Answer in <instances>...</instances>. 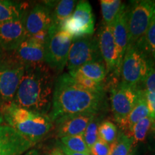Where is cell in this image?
<instances>
[{
  "instance_id": "1",
  "label": "cell",
  "mask_w": 155,
  "mask_h": 155,
  "mask_svg": "<svg viewBox=\"0 0 155 155\" xmlns=\"http://www.w3.org/2000/svg\"><path fill=\"white\" fill-rule=\"evenodd\" d=\"M105 106V93L85 90L76 84L68 73L56 79L49 116L55 122L63 116L79 114H96Z\"/></svg>"
},
{
  "instance_id": "2",
  "label": "cell",
  "mask_w": 155,
  "mask_h": 155,
  "mask_svg": "<svg viewBox=\"0 0 155 155\" xmlns=\"http://www.w3.org/2000/svg\"><path fill=\"white\" fill-rule=\"evenodd\" d=\"M53 90L54 79L47 65L27 67L12 102L33 113L48 115Z\"/></svg>"
},
{
  "instance_id": "3",
  "label": "cell",
  "mask_w": 155,
  "mask_h": 155,
  "mask_svg": "<svg viewBox=\"0 0 155 155\" xmlns=\"http://www.w3.org/2000/svg\"><path fill=\"white\" fill-rule=\"evenodd\" d=\"M153 67L152 60L135 45H129L121 66V82L138 87L139 83L144 82Z\"/></svg>"
},
{
  "instance_id": "4",
  "label": "cell",
  "mask_w": 155,
  "mask_h": 155,
  "mask_svg": "<svg viewBox=\"0 0 155 155\" xmlns=\"http://www.w3.org/2000/svg\"><path fill=\"white\" fill-rule=\"evenodd\" d=\"M155 18V2L141 0L133 2L128 9L129 45H137L144 38Z\"/></svg>"
},
{
  "instance_id": "5",
  "label": "cell",
  "mask_w": 155,
  "mask_h": 155,
  "mask_svg": "<svg viewBox=\"0 0 155 155\" xmlns=\"http://www.w3.org/2000/svg\"><path fill=\"white\" fill-rule=\"evenodd\" d=\"M73 38L61 29L50 27L45 44V63L48 68L62 71L67 65Z\"/></svg>"
},
{
  "instance_id": "6",
  "label": "cell",
  "mask_w": 155,
  "mask_h": 155,
  "mask_svg": "<svg viewBox=\"0 0 155 155\" xmlns=\"http://www.w3.org/2000/svg\"><path fill=\"white\" fill-rule=\"evenodd\" d=\"M95 20L92 7L88 1H80L71 17L62 23L61 30L73 38V40L92 35Z\"/></svg>"
},
{
  "instance_id": "7",
  "label": "cell",
  "mask_w": 155,
  "mask_h": 155,
  "mask_svg": "<svg viewBox=\"0 0 155 155\" xmlns=\"http://www.w3.org/2000/svg\"><path fill=\"white\" fill-rule=\"evenodd\" d=\"M95 61H103L96 38L90 35L73 40L67 61L69 73Z\"/></svg>"
},
{
  "instance_id": "8",
  "label": "cell",
  "mask_w": 155,
  "mask_h": 155,
  "mask_svg": "<svg viewBox=\"0 0 155 155\" xmlns=\"http://www.w3.org/2000/svg\"><path fill=\"white\" fill-rule=\"evenodd\" d=\"M25 71L24 65L13 57L0 61V101H13Z\"/></svg>"
},
{
  "instance_id": "9",
  "label": "cell",
  "mask_w": 155,
  "mask_h": 155,
  "mask_svg": "<svg viewBox=\"0 0 155 155\" xmlns=\"http://www.w3.org/2000/svg\"><path fill=\"white\" fill-rule=\"evenodd\" d=\"M141 89L121 82L111 91L114 119L122 127L138 100Z\"/></svg>"
},
{
  "instance_id": "10",
  "label": "cell",
  "mask_w": 155,
  "mask_h": 155,
  "mask_svg": "<svg viewBox=\"0 0 155 155\" xmlns=\"http://www.w3.org/2000/svg\"><path fill=\"white\" fill-rule=\"evenodd\" d=\"M53 123L48 115L30 111L29 115L22 121L15 124L11 127L14 128L35 145L51 130Z\"/></svg>"
},
{
  "instance_id": "11",
  "label": "cell",
  "mask_w": 155,
  "mask_h": 155,
  "mask_svg": "<svg viewBox=\"0 0 155 155\" xmlns=\"http://www.w3.org/2000/svg\"><path fill=\"white\" fill-rule=\"evenodd\" d=\"M34 144L9 125L0 126V155H22Z\"/></svg>"
},
{
  "instance_id": "12",
  "label": "cell",
  "mask_w": 155,
  "mask_h": 155,
  "mask_svg": "<svg viewBox=\"0 0 155 155\" xmlns=\"http://www.w3.org/2000/svg\"><path fill=\"white\" fill-rule=\"evenodd\" d=\"M24 17L0 24V47L6 51H15L28 38Z\"/></svg>"
},
{
  "instance_id": "13",
  "label": "cell",
  "mask_w": 155,
  "mask_h": 155,
  "mask_svg": "<svg viewBox=\"0 0 155 155\" xmlns=\"http://www.w3.org/2000/svg\"><path fill=\"white\" fill-rule=\"evenodd\" d=\"M127 15L128 8L123 5L119 14L111 25L114 42L117 49V66L115 72L117 76L120 75L122 61L129 45Z\"/></svg>"
},
{
  "instance_id": "14",
  "label": "cell",
  "mask_w": 155,
  "mask_h": 155,
  "mask_svg": "<svg viewBox=\"0 0 155 155\" xmlns=\"http://www.w3.org/2000/svg\"><path fill=\"white\" fill-rule=\"evenodd\" d=\"M24 24L28 38L41 32H48L52 25V15L50 8L47 5H37L25 13Z\"/></svg>"
},
{
  "instance_id": "15",
  "label": "cell",
  "mask_w": 155,
  "mask_h": 155,
  "mask_svg": "<svg viewBox=\"0 0 155 155\" xmlns=\"http://www.w3.org/2000/svg\"><path fill=\"white\" fill-rule=\"evenodd\" d=\"M96 39L107 73L110 72L115 73L117 66V49L114 42L111 25H103L98 30V38Z\"/></svg>"
},
{
  "instance_id": "16",
  "label": "cell",
  "mask_w": 155,
  "mask_h": 155,
  "mask_svg": "<svg viewBox=\"0 0 155 155\" xmlns=\"http://www.w3.org/2000/svg\"><path fill=\"white\" fill-rule=\"evenodd\" d=\"M13 58L25 68L45 64V45L32 38H28L14 51Z\"/></svg>"
},
{
  "instance_id": "17",
  "label": "cell",
  "mask_w": 155,
  "mask_h": 155,
  "mask_svg": "<svg viewBox=\"0 0 155 155\" xmlns=\"http://www.w3.org/2000/svg\"><path fill=\"white\" fill-rule=\"evenodd\" d=\"M96 114H79L60 118L55 121L57 125V135L62 138L71 136L82 135L87 126Z\"/></svg>"
},
{
  "instance_id": "18",
  "label": "cell",
  "mask_w": 155,
  "mask_h": 155,
  "mask_svg": "<svg viewBox=\"0 0 155 155\" xmlns=\"http://www.w3.org/2000/svg\"><path fill=\"white\" fill-rule=\"evenodd\" d=\"M147 116H149V109L145 97V92L144 90L141 89L138 100L129 115L128 116L124 124L122 126V129L123 130L129 131L135 124Z\"/></svg>"
},
{
  "instance_id": "19",
  "label": "cell",
  "mask_w": 155,
  "mask_h": 155,
  "mask_svg": "<svg viewBox=\"0 0 155 155\" xmlns=\"http://www.w3.org/2000/svg\"><path fill=\"white\" fill-rule=\"evenodd\" d=\"M77 2L74 0H61L56 2L52 15V28L61 29V26L65 19L73 14Z\"/></svg>"
},
{
  "instance_id": "20",
  "label": "cell",
  "mask_w": 155,
  "mask_h": 155,
  "mask_svg": "<svg viewBox=\"0 0 155 155\" xmlns=\"http://www.w3.org/2000/svg\"><path fill=\"white\" fill-rule=\"evenodd\" d=\"M25 9L21 4L0 0V24L24 17Z\"/></svg>"
},
{
  "instance_id": "21",
  "label": "cell",
  "mask_w": 155,
  "mask_h": 155,
  "mask_svg": "<svg viewBox=\"0 0 155 155\" xmlns=\"http://www.w3.org/2000/svg\"><path fill=\"white\" fill-rule=\"evenodd\" d=\"M77 72L83 76L101 83L107 75L105 63L103 61L88 63L77 70Z\"/></svg>"
},
{
  "instance_id": "22",
  "label": "cell",
  "mask_w": 155,
  "mask_h": 155,
  "mask_svg": "<svg viewBox=\"0 0 155 155\" xmlns=\"http://www.w3.org/2000/svg\"><path fill=\"white\" fill-rule=\"evenodd\" d=\"M104 25H111L116 17L119 14L122 7L121 1L120 0H101Z\"/></svg>"
},
{
  "instance_id": "23",
  "label": "cell",
  "mask_w": 155,
  "mask_h": 155,
  "mask_svg": "<svg viewBox=\"0 0 155 155\" xmlns=\"http://www.w3.org/2000/svg\"><path fill=\"white\" fill-rule=\"evenodd\" d=\"M154 123V121L150 116H147L133 126V127L128 131L129 134H127L132 139L133 144H136L145 140Z\"/></svg>"
},
{
  "instance_id": "24",
  "label": "cell",
  "mask_w": 155,
  "mask_h": 155,
  "mask_svg": "<svg viewBox=\"0 0 155 155\" xmlns=\"http://www.w3.org/2000/svg\"><path fill=\"white\" fill-rule=\"evenodd\" d=\"M133 140L124 131H119L116 140L110 144L109 155H129L133 149Z\"/></svg>"
},
{
  "instance_id": "25",
  "label": "cell",
  "mask_w": 155,
  "mask_h": 155,
  "mask_svg": "<svg viewBox=\"0 0 155 155\" xmlns=\"http://www.w3.org/2000/svg\"><path fill=\"white\" fill-rule=\"evenodd\" d=\"M135 45L150 59H155V18L142 40Z\"/></svg>"
},
{
  "instance_id": "26",
  "label": "cell",
  "mask_w": 155,
  "mask_h": 155,
  "mask_svg": "<svg viewBox=\"0 0 155 155\" xmlns=\"http://www.w3.org/2000/svg\"><path fill=\"white\" fill-rule=\"evenodd\" d=\"M61 141V144L66 147L68 150L75 152L90 154V150L85 142L83 134L62 137Z\"/></svg>"
},
{
  "instance_id": "27",
  "label": "cell",
  "mask_w": 155,
  "mask_h": 155,
  "mask_svg": "<svg viewBox=\"0 0 155 155\" xmlns=\"http://www.w3.org/2000/svg\"><path fill=\"white\" fill-rule=\"evenodd\" d=\"M118 134L117 127L111 121H104L98 125V138L108 144H111L116 140Z\"/></svg>"
},
{
  "instance_id": "28",
  "label": "cell",
  "mask_w": 155,
  "mask_h": 155,
  "mask_svg": "<svg viewBox=\"0 0 155 155\" xmlns=\"http://www.w3.org/2000/svg\"><path fill=\"white\" fill-rule=\"evenodd\" d=\"M68 74L73 78L76 84L85 90L95 93H104V89L102 83H97L91 79L83 76V75L78 73L77 71L70 73Z\"/></svg>"
},
{
  "instance_id": "29",
  "label": "cell",
  "mask_w": 155,
  "mask_h": 155,
  "mask_svg": "<svg viewBox=\"0 0 155 155\" xmlns=\"http://www.w3.org/2000/svg\"><path fill=\"white\" fill-rule=\"evenodd\" d=\"M98 125H99V122H98V119L97 116H95L92 121L88 124L87 126L86 130L84 133L83 134V139H84L85 142L87 144V146L90 150L93 147L96 141L98 139Z\"/></svg>"
},
{
  "instance_id": "30",
  "label": "cell",
  "mask_w": 155,
  "mask_h": 155,
  "mask_svg": "<svg viewBox=\"0 0 155 155\" xmlns=\"http://www.w3.org/2000/svg\"><path fill=\"white\" fill-rule=\"evenodd\" d=\"M89 150L90 155H109L110 145L98 138Z\"/></svg>"
},
{
  "instance_id": "31",
  "label": "cell",
  "mask_w": 155,
  "mask_h": 155,
  "mask_svg": "<svg viewBox=\"0 0 155 155\" xmlns=\"http://www.w3.org/2000/svg\"><path fill=\"white\" fill-rule=\"evenodd\" d=\"M147 106L149 109V116L155 121V93L144 90Z\"/></svg>"
},
{
  "instance_id": "32",
  "label": "cell",
  "mask_w": 155,
  "mask_h": 155,
  "mask_svg": "<svg viewBox=\"0 0 155 155\" xmlns=\"http://www.w3.org/2000/svg\"><path fill=\"white\" fill-rule=\"evenodd\" d=\"M143 83L144 84V90L148 91L155 93V68L153 67L151 69Z\"/></svg>"
},
{
  "instance_id": "33",
  "label": "cell",
  "mask_w": 155,
  "mask_h": 155,
  "mask_svg": "<svg viewBox=\"0 0 155 155\" xmlns=\"http://www.w3.org/2000/svg\"><path fill=\"white\" fill-rule=\"evenodd\" d=\"M59 148L62 150V152L64 153L65 155H90V154H84V153H80V152H73V151H71L69 150H68L66 147H65L63 144H60L59 145Z\"/></svg>"
},
{
  "instance_id": "34",
  "label": "cell",
  "mask_w": 155,
  "mask_h": 155,
  "mask_svg": "<svg viewBox=\"0 0 155 155\" xmlns=\"http://www.w3.org/2000/svg\"><path fill=\"white\" fill-rule=\"evenodd\" d=\"M25 155H39V153L36 150H32L27 152Z\"/></svg>"
},
{
  "instance_id": "35",
  "label": "cell",
  "mask_w": 155,
  "mask_h": 155,
  "mask_svg": "<svg viewBox=\"0 0 155 155\" xmlns=\"http://www.w3.org/2000/svg\"><path fill=\"white\" fill-rule=\"evenodd\" d=\"M129 155H137V153H136V150L135 149H134V147H133L132 150H131V152L129 153Z\"/></svg>"
},
{
  "instance_id": "36",
  "label": "cell",
  "mask_w": 155,
  "mask_h": 155,
  "mask_svg": "<svg viewBox=\"0 0 155 155\" xmlns=\"http://www.w3.org/2000/svg\"><path fill=\"white\" fill-rule=\"evenodd\" d=\"M151 130H152V132L154 133V134L155 135V121H154V123L152 124V129H151Z\"/></svg>"
},
{
  "instance_id": "37",
  "label": "cell",
  "mask_w": 155,
  "mask_h": 155,
  "mask_svg": "<svg viewBox=\"0 0 155 155\" xmlns=\"http://www.w3.org/2000/svg\"><path fill=\"white\" fill-rule=\"evenodd\" d=\"M2 121H3V116H2V114L1 112H0V126H1Z\"/></svg>"
},
{
  "instance_id": "38",
  "label": "cell",
  "mask_w": 155,
  "mask_h": 155,
  "mask_svg": "<svg viewBox=\"0 0 155 155\" xmlns=\"http://www.w3.org/2000/svg\"><path fill=\"white\" fill-rule=\"evenodd\" d=\"M2 52H1V50H0V61H1L2 59Z\"/></svg>"
},
{
  "instance_id": "39",
  "label": "cell",
  "mask_w": 155,
  "mask_h": 155,
  "mask_svg": "<svg viewBox=\"0 0 155 155\" xmlns=\"http://www.w3.org/2000/svg\"><path fill=\"white\" fill-rule=\"evenodd\" d=\"M155 136V135H154ZM154 149H155V139H154Z\"/></svg>"
},
{
  "instance_id": "40",
  "label": "cell",
  "mask_w": 155,
  "mask_h": 155,
  "mask_svg": "<svg viewBox=\"0 0 155 155\" xmlns=\"http://www.w3.org/2000/svg\"><path fill=\"white\" fill-rule=\"evenodd\" d=\"M48 155H52V154H48Z\"/></svg>"
}]
</instances>
